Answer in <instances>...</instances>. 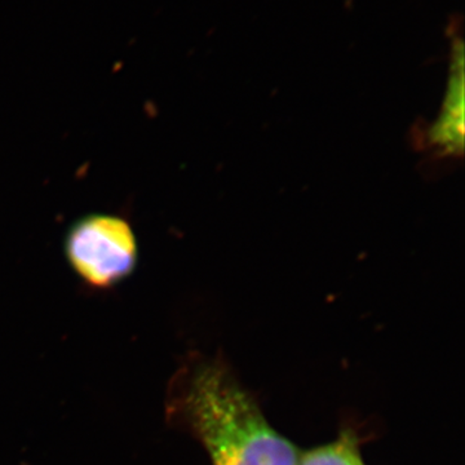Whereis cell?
Returning a JSON list of instances; mask_svg holds the SVG:
<instances>
[{
    "label": "cell",
    "instance_id": "1",
    "mask_svg": "<svg viewBox=\"0 0 465 465\" xmlns=\"http://www.w3.org/2000/svg\"><path fill=\"white\" fill-rule=\"evenodd\" d=\"M171 421L195 437L211 465H296L299 449L272 427L258 402L217 358L194 360L168 390Z\"/></svg>",
    "mask_w": 465,
    "mask_h": 465
},
{
    "label": "cell",
    "instance_id": "2",
    "mask_svg": "<svg viewBox=\"0 0 465 465\" xmlns=\"http://www.w3.org/2000/svg\"><path fill=\"white\" fill-rule=\"evenodd\" d=\"M73 272L94 290H109L133 275L139 262L134 228L121 216L91 213L76 220L64 242Z\"/></svg>",
    "mask_w": 465,
    "mask_h": 465
},
{
    "label": "cell",
    "instance_id": "3",
    "mask_svg": "<svg viewBox=\"0 0 465 465\" xmlns=\"http://www.w3.org/2000/svg\"><path fill=\"white\" fill-rule=\"evenodd\" d=\"M463 56L455 61L448 94L445 96L439 118L430 125L427 139L440 155L460 157L464 145V84Z\"/></svg>",
    "mask_w": 465,
    "mask_h": 465
},
{
    "label": "cell",
    "instance_id": "4",
    "mask_svg": "<svg viewBox=\"0 0 465 465\" xmlns=\"http://www.w3.org/2000/svg\"><path fill=\"white\" fill-rule=\"evenodd\" d=\"M296 465H365L356 433L342 432L332 442L300 452Z\"/></svg>",
    "mask_w": 465,
    "mask_h": 465
}]
</instances>
